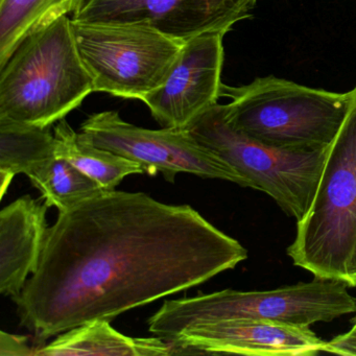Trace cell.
I'll use <instances>...</instances> for the list:
<instances>
[{
	"label": "cell",
	"mask_w": 356,
	"mask_h": 356,
	"mask_svg": "<svg viewBox=\"0 0 356 356\" xmlns=\"http://www.w3.org/2000/svg\"><path fill=\"white\" fill-rule=\"evenodd\" d=\"M247 258L191 206L103 191L59 212L13 300L22 324L45 341L203 284Z\"/></svg>",
	"instance_id": "obj_1"
},
{
	"label": "cell",
	"mask_w": 356,
	"mask_h": 356,
	"mask_svg": "<svg viewBox=\"0 0 356 356\" xmlns=\"http://www.w3.org/2000/svg\"><path fill=\"white\" fill-rule=\"evenodd\" d=\"M95 92L63 16L26 37L0 67V124L49 129Z\"/></svg>",
	"instance_id": "obj_2"
},
{
	"label": "cell",
	"mask_w": 356,
	"mask_h": 356,
	"mask_svg": "<svg viewBox=\"0 0 356 356\" xmlns=\"http://www.w3.org/2000/svg\"><path fill=\"white\" fill-rule=\"evenodd\" d=\"M225 116L238 132L276 149H328L347 115L353 91L330 92L275 76L241 87L222 84Z\"/></svg>",
	"instance_id": "obj_3"
},
{
	"label": "cell",
	"mask_w": 356,
	"mask_h": 356,
	"mask_svg": "<svg viewBox=\"0 0 356 356\" xmlns=\"http://www.w3.org/2000/svg\"><path fill=\"white\" fill-rule=\"evenodd\" d=\"M347 115L327 152L314 201L287 249L316 279L350 284L356 243V86ZM350 287V286H349Z\"/></svg>",
	"instance_id": "obj_4"
},
{
	"label": "cell",
	"mask_w": 356,
	"mask_h": 356,
	"mask_svg": "<svg viewBox=\"0 0 356 356\" xmlns=\"http://www.w3.org/2000/svg\"><path fill=\"white\" fill-rule=\"evenodd\" d=\"M347 283L316 279L264 291L225 289L208 295L166 300L149 320V332L170 341L188 327L227 321H270L310 326L355 314Z\"/></svg>",
	"instance_id": "obj_5"
},
{
	"label": "cell",
	"mask_w": 356,
	"mask_h": 356,
	"mask_svg": "<svg viewBox=\"0 0 356 356\" xmlns=\"http://www.w3.org/2000/svg\"><path fill=\"white\" fill-rule=\"evenodd\" d=\"M191 134L300 222L314 201L328 149L287 151L264 145L233 129L225 105L216 104L188 128Z\"/></svg>",
	"instance_id": "obj_6"
},
{
	"label": "cell",
	"mask_w": 356,
	"mask_h": 356,
	"mask_svg": "<svg viewBox=\"0 0 356 356\" xmlns=\"http://www.w3.org/2000/svg\"><path fill=\"white\" fill-rule=\"evenodd\" d=\"M72 22L95 92L122 99L143 101L160 88L184 44L143 24Z\"/></svg>",
	"instance_id": "obj_7"
},
{
	"label": "cell",
	"mask_w": 356,
	"mask_h": 356,
	"mask_svg": "<svg viewBox=\"0 0 356 356\" xmlns=\"http://www.w3.org/2000/svg\"><path fill=\"white\" fill-rule=\"evenodd\" d=\"M80 131L87 143L140 164L149 175L161 172L170 182L177 175L191 174L249 187L243 177L188 130H149L124 122L118 112L105 111L89 116Z\"/></svg>",
	"instance_id": "obj_8"
},
{
	"label": "cell",
	"mask_w": 356,
	"mask_h": 356,
	"mask_svg": "<svg viewBox=\"0 0 356 356\" xmlns=\"http://www.w3.org/2000/svg\"><path fill=\"white\" fill-rule=\"evenodd\" d=\"M255 5L256 0H86L72 19L143 24L185 42L206 33L226 35Z\"/></svg>",
	"instance_id": "obj_9"
},
{
	"label": "cell",
	"mask_w": 356,
	"mask_h": 356,
	"mask_svg": "<svg viewBox=\"0 0 356 356\" xmlns=\"http://www.w3.org/2000/svg\"><path fill=\"white\" fill-rule=\"evenodd\" d=\"M224 36L206 33L185 41L164 84L143 99L163 128L186 130L218 104L222 97Z\"/></svg>",
	"instance_id": "obj_10"
},
{
	"label": "cell",
	"mask_w": 356,
	"mask_h": 356,
	"mask_svg": "<svg viewBox=\"0 0 356 356\" xmlns=\"http://www.w3.org/2000/svg\"><path fill=\"white\" fill-rule=\"evenodd\" d=\"M181 353L257 356H312L326 352L327 341L309 326L270 321H227L188 327L170 339Z\"/></svg>",
	"instance_id": "obj_11"
},
{
	"label": "cell",
	"mask_w": 356,
	"mask_h": 356,
	"mask_svg": "<svg viewBox=\"0 0 356 356\" xmlns=\"http://www.w3.org/2000/svg\"><path fill=\"white\" fill-rule=\"evenodd\" d=\"M49 206L24 195L0 211V293L12 299L36 272L47 233Z\"/></svg>",
	"instance_id": "obj_12"
},
{
	"label": "cell",
	"mask_w": 356,
	"mask_h": 356,
	"mask_svg": "<svg viewBox=\"0 0 356 356\" xmlns=\"http://www.w3.org/2000/svg\"><path fill=\"white\" fill-rule=\"evenodd\" d=\"M181 353L178 346L161 337H131L97 318L61 333L36 355L166 356Z\"/></svg>",
	"instance_id": "obj_13"
},
{
	"label": "cell",
	"mask_w": 356,
	"mask_h": 356,
	"mask_svg": "<svg viewBox=\"0 0 356 356\" xmlns=\"http://www.w3.org/2000/svg\"><path fill=\"white\" fill-rule=\"evenodd\" d=\"M54 134L56 156L70 161L105 191H113L126 177L145 172L140 164L87 143L65 118L56 124Z\"/></svg>",
	"instance_id": "obj_14"
},
{
	"label": "cell",
	"mask_w": 356,
	"mask_h": 356,
	"mask_svg": "<svg viewBox=\"0 0 356 356\" xmlns=\"http://www.w3.org/2000/svg\"><path fill=\"white\" fill-rule=\"evenodd\" d=\"M86 0H0V67L33 33L63 16L74 15Z\"/></svg>",
	"instance_id": "obj_15"
},
{
	"label": "cell",
	"mask_w": 356,
	"mask_h": 356,
	"mask_svg": "<svg viewBox=\"0 0 356 356\" xmlns=\"http://www.w3.org/2000/svg\"><path fill=\"white\" fill-rule=\"evenodd\" d=\"M54 157L56 138L49 128L0 124V172L29 177Z\"/></svg>",
	"instance_id": "obj_16"
},
{
	"label": "cell",
	"mask_w": 356,
	"mask_h": 356,
	"mask_svg": "<svg viewBox=\"0 0 356 356\" xmlns=\"http://www.w3.org/2000/svg\"><path fill=\"white\" fill-rule=\"evenodd\" d=\"M49 207L65 211L105 191L64 158L54 157L29 176Z\"/></svg>",
	"instance_id": "obj_17"
},
{
	"label": "cell",
	"mask_w": 356,
	"mask_h": 356,
	"mask_svg": "<svg viewBox=\"0 0 356 356\" xmlns=\"http://www.w3.org/2000/svg\"><path fill=\"white\" fill-rule=\"evenodd\" d=\"M351 323V328L347 332L327 341L326 352L339 355L356 356V312Z\"/></svg>",
	"instance_id": "obj_18"
},
{
	"label": "cell",
	"mask_w": 356,
	"mask_h": 356,
	"mask_svg": "<svg viewBox=\"0 0 356 356\" xmlns=\"http://www.w3.org/2000/svg\"><path fill=\"white\" fill-rule=\"evenodd\" d=\"M0 335V355H36L38 348L34 349L31 347L28 337L9 334L5 331H1Z\"/></svg>",
	"instance_id": "obj_19"
},
{
	"label": "cell",
	"mask_w": 356,
	"mask_h": 356,
	"mask_svg": "<svg viewBox=\"0 0 356 356\" xmlns=\"http://www.w3.org/2000/svg\"><path fill=\"white\" fill-rule=\"evenodd\" d=\"M350 274V287L356 286V243L354 245L353 254H352L351 260H350L349 266Z\"/></svg>",
	"instance_id": "obj_20"
},
{
	"label": "cell",
	"mask_w": 356,
	"mask_h": 356,
	"mask_svg": "<svg viewBox=\"0 0 356 356\" xmlns=\"http://www.w3.org/2000/svg\"><path fill=\"white\" fill-rule=\"evenodd\" d=\"M1 176V199L5 197L6 191H7L8 187L11 184L12 180H13L14 176L12 175L7 174V172H0Z\"/></svg>",
	"instance_id": "obj_21"
}]
</instances>
